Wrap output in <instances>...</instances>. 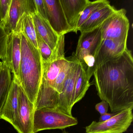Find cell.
<instances>
[{
	"instance_id": "obj_1",
	"label": "cell",
	"mask_w": 133,
	"mask_h": 133,
	"mask_svg": "<svg viewBox=\"0 0 133 133\" xmlns=\"http://www.w3.org/2000/svg\"><path fill=\"white\" fill-rule=\"evenodd\" d=\"M97 94L112 112L133 109V58L126 49L121 55L99 65L93 74Z\"/></svg>"
},
{
	"instance_id": "obj_2",
	"label": "cell",
	"mask_w": 133,
	"mask_h": 133,
	"mask_svg": "<svg viewBox=\"0 0 133 133\" xmlns=\"http://www.w3.org/2000/svg\"><path fill=\"white\" fill-rule=\"evenodd\" d=\"M20 32L21 57L18 81L29 100L35 104L42 78V60L38 49Z\"/></svg>"
},
{
	"instance_id": "obj_3",
	"label": "cell",
	"mask_w": 133,
	"mask_h": 133,
	"mask_svg": "<svg viewBox=\"0 0 133 133\" xmlns=\"http://www.w3.org/2000/svg\"><path fill=\"white\" fill-rule=\"evenodd\" d=\"M101 26L92 31L81 33L73 56L80 63L89 81L94 73L95 56L102 40Z\"/></svg>"
},
{
	"instance_id": "obj_4",
	"label": "cell",
	"mask_w": 133,
	"mask_h": 133,
	"mask_svg": "<svg viewBox=\"0 0 133 133\" xmlns=\"http://www.w3.org/2000/svg\"><path fill=\"white\" fill-rule=\"evenodd\" d=\"M77 119L55 109L43 108L35 109L33 121V133L41 131L64 129L77 125Z\"/></svg>"
},
{
	"instance_id": "obj_5",
	"label": "cell",
	"mask_w": 133,
	"mask_h": 133,
	"mask_svg": "<svg viewBox=\"0 0 133 133\" xmlns=\"http://www.w3.org/2000/svg\"><path fill=\"white\" fill-rule=\"evenodd\" d=\"M124 9L117 10L101 26L102 38L127 43L129 30V20Z\"/></svg>"
},
{
	"instance_id": "obj_6",
	"label": "cell",
	"mask_w": 133,
	"mask_h": 133,
	"mask_svg": "<svg viewBox=\"0 0 133 133\" xmlns=\"http://www.w3.org/2000/svg\"><path fill=\"white\" fill-rule=\"evenodd\" d=\"M133 109L128 108L118 112L107 121H93L85 127L86 133H123L133 121Z\"/></svg>"
},
{
	"instance_id": "obj_7",
	"label": "cell",
	"mask_w": 133,
	"mask_h": 133,
	"mask_svg": "<svg viewBox=\"0 0 133 133\" xmlns=\"http://www.w3.org/2000/svg\"><path fill=\"white\" fill-rule=\"evenodd\" d=\"M37 12L34 0H12L8 17L3 23L8 34L20 32L21 21L25 14Z\"/></svg>"
},
{
	"instance_id": "obj_8",
	"label": "cell",
	"mask_w": 133,
	"mask_h": 133,
	"mask_svg": "<svg viewBox=\"0 0 133 133\" xmlns=\"http://www.w3.org/2000/svg\"><path fill=\"white\" fill-rule=\"evenodd\" d=\"M72 57L74 60V63L65 80L63 89L58 96L56 108L55 109L70 116H72L74 91L81 66L80 63Z\"/></svg>"
},
{
	"instance_id": "obj_9",
	"label": "cell",
	"mask_w": 133,
	"mask_h": 133,
	"mask_svg": "<svg viewBox=\"0 0 133 133\" xmlns=\"http://www.w3.org/2000/svg\"><path fill=\"white\" fill-rule=\"evenodd\" d=\"M18 116L14 128L18 133H33L35 104L31 102L20 85Z\"/></svg>"
},
{
	"instance_id": "obj_10",
	"label": "cell",
	"mask_w": 133,
	"mask_h": 133,
	"mask_svg": "<svg viewBox=\"0 0 133 133\" xmlns=\"http://www.w3.org/2000/svg\"><path fill=\"white\" fill-rule=\"evenodd\" d=\"M43 1L46 20L57 35L59 36L64 35L72 32L66 20L60 0Z\"/></svg>"
},
{
	"instance_id": "obj_11",
	"label": "cell",
	"mask_w": 133,
	"mask_h": 133,
	"mask_svg": "<svg viewBox=\"0 0 133 133\" xmlns=\"http://www.w3.org/2000/svg\"><path fill=\"white\" fill-rule=\"evenodd\" d=\"M21 57V32H12L8 35L6 56L4 62L10 69L13 76L17 81Z\"/></svg>"
},
{
	"instance_id": "obj_12",
	"label": "cell",
	"mask_w": 133,
	"mask_h": 133,
	"mask_svg": "<svg viewBox=\"0 0 133 133\" xmlns=\"http://www.w3.org/2000/svg\"><path fill=\"white\" fill-rule=\"evenodd\" d=\"M127 49V43L112 39H102L95 56L94 72L99 65L111 59L118 57Z\"/></svg>"
},
{
	"instance_id": "obj_13",
	"label": "cell",
	"mask_w": 133,
	"mask_h": 133,
	"mask_svg": "<svg viewBox=\"0 0 133 133\" xmlns=\"http://www.w3.org/2000/svg\"><path fill=\"white\" fill-rule=\"evenodd\" d=\"M20 84L13 76L10 89L6 102L1 112V119L16 126L19 109V94Z\"/></svg>"
},
{
	"instance_id": "obj_14",
	"label": "cell",
	"mask_w": 133,
	"mask_h": 133,
	"mask_svg": "<svg viewBox=\"0 0 133 133\" xmlns=\"http://www.w3.org/2000/svg\"><path fill=\"white\" fill-rule=\"evenodd\" d=\"M66 20L71 31L77 33L80 16L89 0H60Z\"/></svg>"
},
{
	"instance_id": "obj_15",
	"label": "cell",
	"mask_w": 133,
	"mask_h": 133,
	"mask_svg": "<svg viewBox=\"0 0 133 133\" xmlns=\"http://www.w3.org/2000/svg\"><path fill=\"white\" fill-rule=\"evenodd\" d=\"M32 17L36 35H38L54 51L60 36L55 32L48 21L37 12L33 14Z\"/></svg>"
},
{
	"instance_id": "obj_16",
	"label": "cell",
	"mask_w": 133,
	"mask_h": 133,
	"mask_svg": "<svg viewBox=\"0 0 133 133\" xmlns=\"http://www.w3.org/2000/svg\"><path fill=\"white\" fill-rule=\"evenodd\" d=\"M68 60L65 57H62L42 62V82L54 89L55 80Z\"/></svg>"
},
{
	"instance_id": "obj_17",
	"label": "cell",
	"mask_w": 133,
	"mask_h": 133,
	"mask_svg": "<svg viewBox=\"0 0 133 133\" xmlns=\"http://www.w3.org/2000/svg\"><path fill=\"white\" fill-rule=\"evenodd\" d=\"M116 10L110 4L96 11L85 21L79 29L81 33L92 31L102 25Z\"/></svg>"
},
{
	"instance_id": "obj_18",
	"label": "cell",
	"mask_w": 133,
	"mask_h": 133,
	"mask_svg": "<svg viewBox=\"0 0 133 133\" xmlns=\"http://www.w3.org/2000/svg\"><path fill=\"white\" fill-rule=\"evenodd\" d=\"M13 75L5 63L0 71V119L1 112L6 102L11 86Z\"/></svg>"
},
{
	"instance_id": "obj_19",
	"label": "cell",
	"mask_w": 133,
	"mask_h": 133,
	"mask_svg": "<svg viewBox=\"0 0 133 133\" xmlns=\"http://www.w3.org/2000/svg\"><path fill=\"white\" fill-rule=\"evenodd\" d=\"M90 86L89 81L88 80L85 71L81 64L74 91V105L83 98Z\"/></svg>"
},
{
	"instance_id": "obj_20",
	"label": "cell",
	"mask_w": 133,
	"mask_h": 133,
	"mask_svg": "<svg viewBox=\"0 0 133 133\" xmlns=\"http://www.w3.org/2000/svg\"><path fill=\"white\" fill-rule=\"evenodd\" d=\"M20 32H22L28 40L36 48L38 49L36 32L32 14H25L21 21Z\"/></svg>"
},
{
	"instance_id": "obj_21",
	"label": "cell",
	"mask_w": 133,
	"mask_h": 133,
	"mask_svg": "<svg viewBox=\"0 0 133 133\" xmlns=\"http://www.w3.org/2000/svg\"><path fill=\"white\" fill-rule=\"evenodd\" d=\"M109 4H110V2L107 0H98L92 2L89 1L85 6L80 16L77 25V32L79 31V29L82 25L92 14Z\"/></svg>"
},
{
	"instance_id": "obj_22",
	"label": "cell",
	"mask_w": 133,
	"mask_h": 133,
	"mask_svg": "<svg viewBox=\"0 0 133 133\" xmlns=\"http://www.w3.org/2000/svg\"><path fill=\"white\" fill-rule=\"evenodd\" d=\"M74 63V60L73 57H71L70 59H68L55 80L54 88L59 95L63 89L65 80L70 73Z\"/></svg>"
},
{
	"instance_id": "obj_23",
	"label": "cell",
	"mask_w": 133,
	"mask_h": 133,
	"mask_svg": "<svg viewBox=\"0 0 133 133\" xmlns=\"http://www.w3.org/2000/svg\"><path fill=\"white\" fill-rule=\"evenodd\" d=\"M8 35L3 22L0 21V59L2 60L3 62L6 60Z\"/></svg>"
},
{
	"instance_id": "obj_24",
	"label": "cell",
	"mask_w": 133,
	"mask_h": 133,
	"mask_svg": "<svg viewBox=\"0 0 133 133\" xmlns=\"http://www.w3.org/2000/svg\"><path fill=\"white\" fill-rule=\"evenodd\" d=\"M38 49L40 52L42 62H47L52 56L53 51L38 35H36Z\"/></svg>"
},
{
	"instance_id": "obj_25",
	"label": "cell",
	"mask_w": 133,
	"mask_h": 133,
	"mask_svg": "<svg viewBox=\"0 0 133 133\" xmlns=\"http://www.w3.org/2000/svg\"><path fill=\"white\" fill-rule=\"evenodd\" d=\"M12 0H0V21L4 23L8 17Z\"/></svg>"
},
{
	"instance_id": "obj_26",
	"label": "cell",
	"mask_w": 133,
	"mask_h": 133,
	"mask_svg": "<svg viewBox=\"0 0 133 133\" xmlns=\"http://www.w3.org/2000/svg\"><path fill=\"white\" fill-rule=\"evenodd\" d=\"M36 11L41 17L46 20V11L43 0H34Z\"/></svg>"
},
{
	"instance_id": "obj_27",
	"label": "cell",
	"mask_w": 133,
	"mask_h": 133,
	"mask_svg": "<svg viewBox=\"0 0 133 133\" xmlns=\"http://www.w3.org/2000/svg\"><path fill=\"white\" fill-rule=\"evenodd\" d=\"M109 104L104 100H102L101 102L97 103L95 105V109L101 115L107 113L109 108Z\"/></svg>"
},
{
	"instance_id": "obj_28",
	"label": "cell",
	"mask_w": 133,
	"mask_h": 133,
	"mask_svg": "<svg viewBox=\"0 0 133 133\" xmlns=\"http://www.w3.org/2000/svg\"><path fill=\"white\" fill-rule=\"evenodd\" d=\"M118 112H116L112 113H106L105 114L101 115L100 118H99V120L98 122L100 123V122H103L107 121L112 118L114 116L116 115Z\"/></svg>"
},
{
	"instance_id": "obj_29",
	"label": "cell",
	"mask_w": 133,
	"mask_h": 133,
	"mask_svg": "<svg viewBox=\"0 0 133 133\" xmlns=\"http://www.w3.org/2000/svg\"><path fill=\"white\" fill-rule=\"evenodd\" d=\"M3 62H1V61H0V71H1V68H2V66H3Z\"/></svg>"
},
{
	"instance_id": "obj_30",
	"label": "cell",
	"mask_w": 133,
	"mask_h": 133,
	"mask_svg": "<svg viewBox=\"0 0 133 133\" xmlns=\"http://www.w3.org/2000/svg\"><path fill=\"white\" fill-rule=\"evenodd\" d=\"M60 133H69L67 131H66L65 130L63 131V132H61Z\"/></svg>"
}]
</instances>
